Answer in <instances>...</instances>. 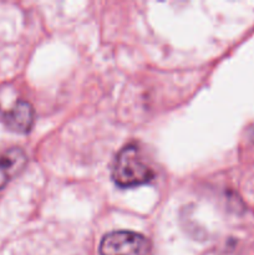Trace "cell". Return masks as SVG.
Wrapping results in <instances>:
<instances>
[{
  "instance_id": "1",
  "label": "cell",
  "mask_w": 254,
  "mask_h": 255,
  "mask_svg": "<svg viewBox=\"0 0 254 255\" xmlns=\"http://www.w3.org/2000/svg\"><path fill=\"white\" fill-rule=\"evenodd\" d=\"M154 178V172L143 161L138 147L127 144L117 153L112 167V179L122 188L141 186Z\"/></svg>"
},
{
  "instance_id": "2",
  "label": "cell",
  "mask_w": 254,
  "mask_h": 255,
  "mask_svg": "<svg viewBox=\"0 0 254 255\" xmlns=\"http://www.w3.org/2000/svg\"><path fill=\"white\" fill-rule=\"evenodd\" d=\"M101 255H152V243L139 233L117 231L106 234L100 244Z\"/></svg>"
},
{
  "instance_id": "3",
  "label": "cell",
  "mask_w": 254,
  "mask_h": 255,
  "mask_svg": "<svg viewBox=\"0 0 254 255\" xmlns=\"http://www.w3.org/2000/svg\"><path fill=\"white\" fill-rule=\"evenodd\" d=\"M35 114L31 105L26 101H17L10 111L4 115V124L10 131L27 133L34 125Z\"/></svg>"
},
{
  "instance_id": "4",
  "label": "cell",
  "mask_w": 254,
  "mask_h": 255,
  "mask_svg": "<svg viewBox=\"0 0 254 255\" xmlns=\"http://www.w3.org/2000/svg\"><path fill=\"white\" fill-rule=\"evenodd\" d=\"M26 163V153L19 147L7 149L0 156V191L25 168Z\"/></svg>"
}]
</instances>
